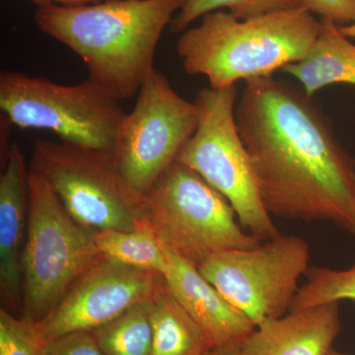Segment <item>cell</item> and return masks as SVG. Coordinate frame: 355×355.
<instances>
[{
	"instance_id": "cell-1",
	"label": "cell",
	"mask_w": 355,
	"mask_h": 355,
	"mask_svg": "<svg viewBox=\"0 0 355 355\" xmlns=\"http://www.w3.org/2000/svg\"><path fill=\"white\" fill-rule=\"evenodd\" d=\"M235 118L270 216L329 222L355 238V161L313 97L273 76L251 79Z\"/></svg>"
},
{
	"instance_id": "cell-2",
	"label": "cell",
	"mask_w": 355,
	"mask_h": 355,
	"mask_svg": "<svg viewBox=\"0 0 355 355\" xmlns=\"http://www.w3.org/2000/svg\"><path fill=\"white\" fill-rule=\"evenodd\" d=\"M187 0H104L38 6L37 27L83 60L88 79L121 101L139 94L155 69L161 36Z\"/></svg>"
},
{
	"instance_id": "cell-3",
	"label": "cell",
	"mask_w": 355,
	"mask_h": 355,
	"mask_svg": "<svg viewBox=\"0 0 355 355\" xmlns=\"http://www.w3.org/2000/svg\"><path fill=\"white\" fill-rule=\"evenodd\" d=\"M321 20L302 7L239 20L212 11L182 33L177 53L184 71L207 77L212 88L273 76L304 60L319 36Z\"/></svg>"
},
{
	"instance_id": "cell-4",
	"label": "cell",
	"mask_w": 355,
	"mask_h": 355,
	"mask_svg": "<svg viewBox=\"0 0 355 355\" xmlns=\"http://www.w3.org/2000/svg\"><path fill=\"white\" fill-rule=\"evenodd\" d=\"M29 169L20 317L40 324L55 310L77 280L104 256L96 246L97 231L78 223L46 180Z\"/></svg>"
},
{
	"instance_id": "cell-5",
	"label": "cell",
	"mask_w": 355,
	"mask_h": 355,
	"mask_svg": "<svg viewBox=\"0 0 355 355\" xmlns=\"http://www.w3.org/2000/svg\"><path fill=\"white\" fill-rule=\"evenodd\" d=\"M146 196L147 217L159 241L197 268L214 254L261 243L237 221L230 202L179 160Z\"/></svg>"
},
{
	"instance_id": "cell-6",
	"label": "cell",
	"mask_w": 355,
	"mask_h": 355,
	"mask_svg": "<svg viewBox=\"0 0 355 355\" xmlns=\"http://www.w3.org/2000/svg\"><path fill=\"white\" fill-rule=\"evenodd\" d=\"M237 97L235 85L198 91L197 132L177 160L219 191L230 202L244 230L263 242L280 233L266 209L252 159L238 130Z\"/></svg>"
},
{
	"instance_id": "cell-7",
	"label": "cell",
	"mask_w": 355,
	"mask_h": 355,
	"mask_svg": "<svg viewBox=\"0 0 355 355\" xmlns=\"http://www.w3.org/2000/svg\"><path fill=\"white\" fill-rule=\"evenodd\" d=\"M30 168L46 180L67 212L94 231H132L147 216V198L121 174L113 154L38 139Z\"/></svg>"
},
{
	"instance_id": "cell-8",
	"label": "cell",
	"mask_w": 355,
	"mask_h": 355,
	"mask_svg": "<svg viewBox=\"0 0 355 355\" xmlns=\"http://www.w3.org/2000/svg\"><path fill=\"white\" fill-rule=\"evenodd\" d=\"M0 110L17 127L50 130L62 141L111 154L127 114L89 79L62 85L8 70L0 73Z\"/></svg>"
},
{
	"instance_id": "cell-9",
	"label": "cell",
	"mask_w": 355,
	"mask_h": 355,
	"mask_svg": "<svg viewBox=\"0 0 355 355\" xmlns=\"http://www.w3.org/2000/svg\"><path fill=\"white\" fill-rule=\"evenodd\" d=\"M310 246L282 235L250 249L214 254L198 270L254 326L286 316L309 268Z\"/></svg>"
},
{
	"instance_id": "cell-10",
	"label": "cell",
	"mask_w": 355,
	"mask_h": 355,
	"mask_svg": "<svg viewBox=\"0 0 355 355\" xmlns=\"http://www.w3.org/2000/svg\"><path fill=\"white\" fill-rule=\"evenodd\" d=\"M198 120L196 103L154 69L119 130L113 155L121 174L146 195L197 132Z\"/></svg>"
},
{
	"instance_id": "cell-11",
	"label": "cell",
	"mask_w": 355,
	"mask_h": 355,
	"mask_svg": "<svg viewBox=\"0 0 355 355\" xmlns=\"http://www.w3.org/2000/svg\"><path fill=\"white\" fill-rule=\"evenodd\" d=\"M165 286L160 273L103 258L72 286L55 310L36 324L43 345L74 331H93Z\"/></svg>"
},
{
	"instance_id": "cell-12",
	"label": "cell",
	"mask_w": 355,
	"mask_h": 355,
	"mask_svg": "<svg viewBox=\"0 0 355 355\" xmlns=\"http://www.w3.org/2000/svg\"><path fill=\"white\" fill-rule=\"evenodd\" d=\"M164 248L168 257L166 286L200 327L211 349L241 345L256 330L253 322L228 302L197 266Z\"/></svg>"
},
{
	"instance_id": "cell-13",
	"label": "cell",
	"mask_w": 355,
	"mask_h": 355,
	"mask_svg": "<svg viewBox=\"0 0 355 355\" xmlns=\"http://www.w3.org/2000/svg\"><path fill=\"white\" fill-rule=\"evenodd\" d=\"M29 172L19 146L13 142L0 178V295L2 308L17 316L23 304Z\"/></svg>"
},
{
	"instance_id": "cell-14",
	"label": "cell",
	"mask_w": 355,
	"mask_h": 355,
	"mask_svg": "<svg viewBox=\"0 0 355 355\" xmlns=\"http://www.w3.org/2000/svg\"><path fill=\"white\" fill-rule=\"evenodd\" d=\"M340 330V302L289 311L257 327L239 355H329Z\"/></svg>"
},
{
	"instance_id": "cell-15",
	"label": "cell",
	"mask_w": 355,
	"mask_h": 355,
	"mask_svg": "<svg viewBox=\"0 0 355 355\" xmlns=\"http://www.w3.org/2000/svg\"><path fill=\"white\" fill-rule=\"evenodd\" d=\"M282 71L295 77L311 97L333 84L355 85V44L335 23L321 19L319 36L309 55Z\"/></svg>"
},
{
	"instance_id": "cell-16",
	"label": "cell",
	"mask_w": 355,
	"mask_h": 355,
	"mask_svg": "<svg viewBox=\"0 0 355 355\" xmlns=\"http://www.w3.org/2000/svg\"><path fill=\"white\" fill-rule=\"evenodd\" d=\"M153 342L150 355H207L211 345L167 286L151 300Z\"/></svg>"
},
{
	"instance_id": "cell-17",
	"label": "cell",
	"mask_w": 355,
	"mask_h": 355,
	"mask_svg": "<svg viewBox=\"0 0 355 355\" xmlns=\"http://www.w3.org/2000/svg\"><path fill=\"white\" fill-rule=\"evenodd\" d=\"M95 243L100 253L110 260L153 270L163 277L167 272V253L147 216L137 221L132 231H97Z\"/></svg>"
},
{
	"instance_id": "cell-18",
	"label": "cell",
	"mask_w": 355,
	"mask_h": 355,
	"mask_svg": "<svg viewBox=\"0 0 355 355\" xmlns=\"http://www.w3.org/2000/svg\"><path fill=\"white\" fill-rule=\"evenodd\" d=\"M93 333L105 355H150L153 342L151 301L133 306Z\"/></svg>"
},
{
	"instance_id": "cell-19",
	"label": "cell",
	"mask_w": 355,
	"mask_h": 355,
	"mask_svg": "<svg viewBox=\"0 0 355 355\" xmlns=\"http://www.w3.org/2000/svg\"><path fill=\"white\" fill-rule=\"evenodd\" d=\"M291 311L347 300L355 302V263L345 270L309 266Z\"/></svg>"
},
{
	"instance_id": "cell-20",
	"label": "cell",
	"mask_w": 355,
	"mask_h": 355,
	"mask_svg": "<svg viewBox=\"0 0 355 355\" xmlns=\"http://www.w3.org/2000/svg\"><path fill=\"white\" fill-rule=\"evenodd\" d=\"M299 7L301 0H187L173 19L171 27L174 32L183 33L205 14L223 8L237 19L248 20Z\"/></svg>"
},
{
	"instance_id": "cell-21",
	"label": "cell",
	"mask_w": 355,
	"mask_h": 355,
	"mask_svg": "<svg viewBox=\"0 0 355 355\" xmlns=\"http://www.w3.org/2000/svg\"><path fill=\"white\" fill-rule=\"evenodd\" d=\"M42 347L36 324L0 309V355H40Z\"/></svg>"
},
{
	"instance_id": "cell-22",
	"label": "cell",
	"mask_w": 355,
	"mask_h": 355,
	"mask_svg": "<svg viewBox=\"0 0 355 355\" xmlns=\"http://www.w3.org/2000/svg\"><path fill=\"white\" fill-rule=\"evenodd\" d=\"M40 355H105L93 331H74L44 343Z\"/></svg>"
},
{
	"instance_id": "cell-23",
	"label": "cell",
	"mask_w": 355,
	"mask_h": 355,
	"mask_svg": "<svg viewBox=\"0 0 355 355\" xmlns=\"http://www.w3.org/2000/svg\"><path fill=\"white\" fill-rule=\"evenodd\" d=\"M301 7L338 26L355 23V0H301Z\"/></svg>"
},
{
	"instance_id": "cell-24",
	"label": "cell",
	"mask_w": 355,
	"mask_h": 355,
	"mask_svg": "<svg viewBox=\"0 0 355 355\" xmlns=\"http://www.w3.org/2000/svg\"><path fill=\"white\" fill-rule=\"evenodd\" d=\"M12 125L13 123L9 120L8 116L1 113V119H0V159H1L2 167L6 164L9 153H10L12 144L9 142V135H10Z\"/></svg>"
},
{
	"instance_id": "cell-25",
	"label": "cell",
	"mask_w": 355,
	"mask_h": 355,
	"mask_svg": "<svg viewBox=\"0 0 355 355\" xmlns=\"http://www.w3.org/2000/svg\"><path fill=\"white\" fill-rule=\"evenodd\" d=\"M38 6H43V4H58V6H86V4L99 3V2L104 1V0H31Z\"/></svg>"
},
{
	"instance_id": "cell-26",
	"label": "cell",
	"mask_w": 355,
	"mask_h": 355,
	"mask_svg": "<svg viewBox=\"0 0 355 355\" xmlns=\"http://www.w3.org/2000/svg\"><path fill=\"white\" fill-rule=\"evenodd\" d=\"M240 347H222V349H212L207 355H239Z\"/></svg>"
},
{
	"instance_id": "cell-27",
	"label": "cell",
	"mask_w": 355,
	"mask_h": 355,
	"mask_svg": "<svg viewBox=\"0 0 355 355\" xmlns=\"http://www.w3.org/2000/svg\"><path fill=\"white\" fill-rule=\"evenodd\" d=\"M340 27V32L345 37L349 39H355V23L354 24H350L347 26H338Z\"/></svg>"
},
{
	"instance_id": "cell-28",
	"label": "cell",
	"mask_w": 355,
	"mask_h": 355,
	"mask_svg": "<svg viewBox=\"0 0 355 355\" xmlns=\"http://www.w3.org/2000/svg\"><path fill=\"white\" fill-rule=\"evenodd\" d=\"M329 355H354V354H343V352H336V350L333 349L330 352V354Z\"/></svg>"
}]
</instances>
